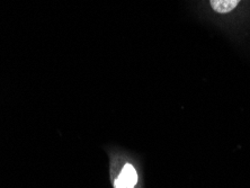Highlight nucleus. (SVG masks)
<instances>
[{"label":"nucleus","instance_id":"obj_1","mask_svg":"<svg viewBox=\"0 0 250 188\" xmlns=\"http://www.w3.org/2000/svg\"><path fill=\"white\" fill-rule=\"evenodd\" d=\"M241 0H211L212 8L220 14L229 13L236 8Z\"/></svg>","mask_w":250,"mask_h":188},{"label":"nucleus","instance_id":"obj_2","mask_svg":"<svg viewBox=\"0 0 250 188\" xmlns=\"http://www.w3.org/2000/svg\"><path fill=\"white\" fill-rule=\"evenodd\" d=\"M119 178L124 180L125 183H127L128 185H131V186H133V187L137 185L138 175H137V171H135V169H134L133 166L128 165V164L125 165Z\"/></svg>","mask_w":250,"mask_h":188},{"label":"nucleus","instance_id":"obj_3","mask_svg":"<svg viewBox=\"0 0 250 188\" xmlns=\"http://www.w3.org/2000/svg\"><path fill=\"white\" fill-rule=\"evenodd\" d=\"M114 186H115V188H134L133 186L128 185L127 183H125L124 180L117 178L115 180V183H114Z\"/></svg>","mask_w":250,"mask_h":188}]
</instances>
